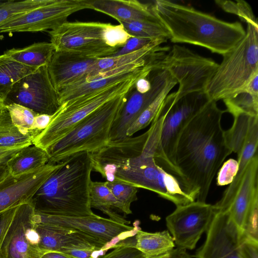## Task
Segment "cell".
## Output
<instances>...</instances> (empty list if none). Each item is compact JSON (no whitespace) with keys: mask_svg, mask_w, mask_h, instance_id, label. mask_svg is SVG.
Returning a JSON list of instances; mask_svg holds the SVG:
<instances>
[{"mask_svg":"<svg viewBox=\"0 0 258 258\" xmlns=\"http://www.w3.org/2000/svg\"><path fill=\"white\" fill-rule=\"evenodd\" d=\"M258 156L255 155L248 162L242 181L227 213L232 222L242 233L246 215L258 203Z\"/></svg>","mask_w":258,"mask_h":258,"instance_id":"obj_22","label":"cell"},{"mask_svg":"<svg viewBox=\"0 0 258 258\" xmlns=\"http://www.w3.org/2000/svg\"><path fill=\"white\" fill-rule=\"evenodd\" d=\"M189 256L186 250L177 247L174 248L168 255L163 258H187Z\"/></svg>","mask_w":258,"mask_h":258,"instance_id":"obj_49","label":"cell"},{"mask_svg":"<svg viewBox=\"0 0 258 258\" xmlns=\"http://www.w3.org/2000/svg\"><path fill=\"white\" fill-rule=\"evenodd\" d=\"M36 224L59 226L76 230L99 239L110 249L127 244L141 229L139 221L134 226L105 218L95 214L84 216H64L35 213Z\"/></svg>","mask_w":258,"mask_h":258,"instance_id":"obj_11","label":"cell"},{"mask_svg":"<svg viewBox=\"0 0 258 258\" xmlns=\"http://www.w3.org/2000/svg\"><path fill=\"white\" fill-rule=\"evenodd\" d=\"M226 112L232 116L240 113L258 116V95L253 94L243 89L223 99Z\"/></svg>","mask_w":258,"mask_h":258,"instance_id":"obj_34","label":"cell"},{"mask_svg":"<svg viewBox=\"0 0 258 258\" xmlns=\"http://www.w3.org/2000/svg\"><path fill=\"white\" fill-rule=\"evenodd\" d=\"M149 73L146 70L130 79L63 103L53 114L47 127L35 138L32 144L45 150L94 110L115 97L127 93L139 79L146 77Z\"/></svg>","mask_w":258,"mask_h":258,"instance_id":"obj_8","label":"cell"},{"mask_svg":"<svg viewBox=\"0 0 258 258\" xmlns=\"http://www.w3.org/2000/svg\"><path fill=\"white\" fill-rule=\"evenodd\" d=\"M225 112L210 100L187 122L177 140L174 160L179 181L197 201L206 202L216 174L232 153L221 125Z\"/></svg>","mask_w":258,"mask_h":258,"instance_id":"obj_1","label":"cell"},{"mask_svg":"<svg viewBox=\"0 0 258 258\" xmlns=\"http://www.w3.org/2000/svg\"><path fill=\"white\" fill-rule=\"evenodd\" d=\"M40 258H78L65 253L57 251H47L44 253Z\"/></svg>","mask_w":258,"mask_h":258,"instance_id":"obj_48","label":"cell"},{"mask_svg":"<svg viewBox=\"0 0 258 258\" xmlns=\"http://www.w3.org/2000/svg\"><path fill=\"white\" fill-rule=\"evenodd\" d=\"M219 63L178 44L173 45L155 67L168 71L179 84L175 101L195 93L205 92Z\"/></svg>","mask_w":258,"mask_h":258,"instance_id":"obj_10","label":"cell"},{"mask_svg":"<svg viewBox=\"0 0 258 258\" xmlns=\"http://www.w3.org/2000/svg\"><path fill=\"white\" fill-rule=\"evenodd\" d=\"M237 160L231 158L225 162L217 174V184L224 186L230 184L238 170Z\"/></svg>","mask_w":258,"mask_h":258,"instance_id":"obj_41","label":"cell"},{"mask_svg":"<svg viewBox=\"0 0 258 258\" xmlns=\"http://www.w3.org/2000/svg\"><path fill=\"white\" fill-rule=\"evenodd\" d=\"M105 182L118 202V210L126 215L132 214L131 206L137 200L138 188L119 181Z\"/></svg>","mask_w":258,"mask_h":258,"instance_id":"obj_37","label":"cell"},{"mask_svg":"<svg viewBox=\"0 0 258 258\" xmlns=\"http://www.w3.org/2000/svg\"><path fill=\"white\" fill-rule=\"evenodd\" d=\"M18 206L0 213V248Z\"/></svg>","mask_w":258,"mask_h":258,"instance_id":"obj_44","label":"cell"},{"mask_svg":"<svg viewBox=\"0 0 258 258\" xmlns=\"http://www.w3.org/2000/svg\"><path fill=\"white\" fill-rule=\"evenodd\" d=\"M5 108V105L4 103L0 101V113L3 110V109Z\"/></svg>","mask_w":258,"mask_h":258,"instance_id":"obj_51","label":"cell"},{"mask_svg":"<svg viewBox=\"0 0 258 258\" xmlns=\"http://www.w3.org/2000/svg\"><path fill=\"white\" fill-rule=\"evenodd\" d=\"M233 116V124L224 131V138L229 149L238 155L252 132L258 128V116L240 113Z\"/></svg>","mask_w":258,"mask_h":258,"instance_id":"obj_27","label":"cell"},{"mask_svg":"<svg viewBox=\"0 0 258 258\" xmlns=\"http://www.w3.org/2000/svg\"><path fill=\"white\" fill-rule=\"evenodd\" d=\"M48 163L19 177L9 175L0 182V213L29 202L33 195L60 165Z\"/></svg>","mask_w":258,"mask_h":258,"instance_id":"obj_19","label":"cell"},{"mask_svg":"<svg viewBox=\"0 0 258 258\" xmlns=\"http://www.w3.org/2000/svg\"><path fill=\"white\" fill-rule=\"evenodd\" d=\"M100 258H145L144 255L135 247L134 244H128L114 248Z\"/></svg>","mask_w":258,"mask_h":258,"instance_id":"obj_42","label":"cell"},{"mask_svg":"<svg viewBox=\"0 0 258 258\" xmlns=\"http://www.w3.org/2000/svg\"><path fill=\"white\" fill-rule=\"evenodd\" d=\"M15 103L38 114L53 115L60 107L59 95L50 79L47 66L38 68L13 86L4 102Z\"/></svg>","mask_w":258,"mask_h":258,"instance_id":"obj_13","label":"cell"},{"mask_svg":"<svg viewBox=\"0 0 258 258\" xmlns=\"http://www.w3.org/2000/svg\"><path fill=\"white\" fill-rule=\"evenodd\" d=\"M54 51L50 42H41L22 48H12L3 54L22 64L37 69L47 66Z\"/></svg>","mask_w":258,"mask_h":258,"instance_id":"obj_28","label":"cell"},{"mask_svg":"<svg viewBox=\"0 0 258 258\" xmlns=\"http://www.w3.org/2000/svg\"><path fill=\"white\" fill-rule=\"evenodd\" d=\"M90 8L105 14L119 23L137 21H157L152 4L136 0H90Z\"/></svg>","mask_w":258,"mask_h":258,"instance_id":"obj_23","label":"cell"},{"mask_svg":"<svg viewBox=\"0 0 258 258\" xmlns=\"http://www.w3.org/2000/svg\"><path fill=\"white\" fill-rule=\"evenodd\" d=\"M177 84L176 80L171 76L166 86L155 99L141 113L128 128L126 133V137H132L138 131L151 124L164 99Z\"/></svg>","mask_w":258,"mask_h":258,"instance_id":"obj_32","label":"cell"},{"mask_svg":"<svg viewBox=\"0 0 258 258\" xmlns=\"http://www.w3.org/2000/svg\"><path fill=\"white\" fill-rule=\"evenodd\" d=\"M164 117L161 107L146 132L126 137L113 146L109 156L108 180L149 190L176 206L185 205L195 200L155 158Z\"/></svg>","mask_w":258,"mask_h":258,"instance_id":"obj_2","label":"cell"},{"mask_svg":"<svg viewBox=\"0 0 258 258\" xmlns=\"http://www.w3.org/2000/svg\"><path fill=\"white\" fill-rule=\"evenodd\" d=\"M34 138L22 134L13 124L5 108L0 113V147L31 145Z\"/></svg>","mask_w":258,"mask_h":258,"instance_id":"obj_33","label":"cell"},{"mask_svg":"<svg viewBox=\"0 0 258 258\" xmlns=\"http://www.w3.org/2000/svg\"><path fill=\"white\" fill-rule=\"evenodd\" d=\"M214 214L213 205L206 202L194 201L176 206L165 220L177 248L194 249L202 234L208 229Z\"/></svg>","mask_w":258,"mask_h":258,"instance_id":"obj_14","label":"cell"},{"mask_svg":"<svg viewBox=\"0 0 258 258\" xmlns=\"http://www.w3.org/2000/svg\"><path fill=\"white\" fill-rule=\"evenodd\" d=\"M164 42V41L159 40L130 53L99 58L88 75L79 82L88 80L98 74L128 64L143 61L150 62L153 55L163 48L164 46H161V44Z\"/></svg>","mask_w":258,"mask_h":258,"instance_id":"obj_24","label":"cell"},{"mask_svg":"<svg viewBox=\"0 0 258 258\" xmlns=\"http://www.w3.org/2000/svg\"><path fill=\"white\" fill-rule=\"evenodd\" d=\"M151 87V83L149 74L146 77L139 79L135 83L134 86L135 89L141 93L147 92L149 91Z\"/></svg>","mask_w":258,"mask_h":258,"instance_id":"obj_47","label":"cell"},{"mask_svg":"<svg viewBox=\"0 0 258 258\" xmlns=\"http://www.w3.org/2000/svg\"><path fill=\"white\" fill-rule=\"evenodd\" d=\"M52 0L3 1L0 3V25L18 15L45 5Z\"/></svg>","mask_w":258,"mask_h":258,"instance_id":"obj_38","label":"cell"},{"mask_svg":"<svg viewBox=\"0 0 258 258\" xmlns=\"http://www.w3.org/2000/svg\"><path fill=\"white\" fill-rule=\"evenodd\" d=\"M48 163L46 151L34 145L26 147L6 162L9 174L19 177L42 167Z\"/></svg>","mask_w":258,"mask_h":258,"instance_id":"obj_26","label":"cell"},{"mask_svg":"<svg viewBox=\"0 0 258 258\" xmlns=\"http://www.w3.org/2000/svg\"><path fill=\"white\" fill-rule=\"evenodd\" d=\"M206 232V240L196 252V258H240L241 232L227 213L215 211Z\"/></svg>","mask_w":258,"mask_h":258,"instance_id":"obj_17","label":"cell"},{"mask_svg":"<svg viewBox=\"0 0 258 258\" xmlns=\"http://www.w3.org/2000/svg\"><path fill=\"white\" fill-rule=\"evenodd\" d=\"M215 2L224 11L237 15L243 22L257 24L250 6L245 1L216 0Z\"/></svg>","mask_w":258,"mask_h":258,"instance_id":"obj_39","label":"cell"},{"mask_svg":"<svg viewBox=\"0 0 258 258\" xmlns=\"http://www.w3.org/2000/svg\"><path fill=\"white\" fill-rule=\"evenodd\" d=\"M55 51L92 58L113 54L131 36L121 24L99 22H66L48 31Z\"/></svg>","mask_w":258,"mask_h":258,"instance_id":"obj_5","label":"cell"},{"mask_svg":"<svg viewBox=\"0 0 258 258\" xmlns=\"http://www.w3.org/2000/svg\"><path fill=\"white\" fill-rule=\"evenodd\" d=\"M13 124L23 135L33 137L39 134L33 130L34 119L38 114L23 106L12 103L5 105Z\"/></svg>","mask_w":258,"mask_h":258,"instance_id":"obj_36","label":"cell"},{"mask_svg":"<svg viewBox=\"0 0 258 258\" xmlns=\"http://www.w3.org/2000/svg\"><path fill=\"white\" fill-rule=\"evenodd\" d=\"M135 247L145 258H163L174 249L175 244L168 230L148 232L138 230Z\"/></svg>","mask_w":258,"mask_h":258,"instance_id":"obj_25","label":"cell"},{"mask_svg":"<svg viewBox=\"0 0 258 258\" xmlns=\"http://www.w3.org/2000/svg\"><path fill=\"white\" fill-rule=\"evenodd\" d=\"M6 163L0 164V182L9 175V172Z\"/></svg>","mask_w":258,"mask_h":258,"instance_id":"obj_50","label":"cell"},{"mask_svg":"<svg viewBox=\"0 0 258 258\" xmlns=\"http://www.w3.org/2000/svg\"><path fill=\"white\" fill-rule=\"evenodd\" d=\"M187 258H191V257L190 256H189V257H188Z\"/></svg>","mask_w":258,"mask_h":258,"instance_id":"obj_52","label":"cell"},{"mask_svg":"<svg viewBox=\"0 0 258 258\" xmlns=\"http://www.w3.org/2000/svg\"><path fill=\"white\" fill-rule=\"evenodd\" d=\"M159 40L166 42V40L163 39L131 36L122 47L109 56H119L130 53L137 51L151 43Z\"/></svg>","mask_w":258,"mask_h":258,"instance_id":"obj_40","label":"cell"},{"mask_svg":"<svg viewBox=\"0 0 258 258\" xmlns=\"http://www.w3.org/2000/svg\"><path fill=\"white\" fill-rule=\"evenodd\" d=\"M239 250L240 258H258V241L241 234Z\"/></svg>","mask_w":258,"mask_h":258,"instance_id":"obj_43","label":"cell"},{"mask_svg":"<svg viewBox=\"0 0 258 258\" xmlns=\"http://www.w3.org/2000/svg\"><path fill=\"white\" fill-rule=\"evenodd\" d=\"M176 95V92L168 94L162 105L164 117L155 158L179 181L174 160L178 139L187 122L210 99L205 92L190 94L177 101Z\"/></svg>","mask_w":258,"mask_h":258,"instance_id":"obj_9","label":"cell"},{"mask_svg":"<svg viewBox=\"0 0 258 258\" xmlns=\"http://www.w3.org/2000/svg\"><path fill=\"white\" fill-rule=\"evenodd\" d=\"M34 209L29 202L19 205L0 248V258H40L39 237L34 221Z\"/></svg>","mask_w":258,"mask_h":258,"instance_id":"obj_15","label":"cell"},{"mask_svg":"<svg viewBox=\"0 0 258 258\" xmlns=\"http://www.w3.org/2000/svg\"><path fill=\"white\" fill-rule=\"evenodd\" d=\"M127 93L115 97L94 110L46 149L48 163H58L77 153L92 152L106 145Z\"/></svg>","mask_w":258,"mask_h":258,"instance_id":"obj_6","label":"cell"},{"mask_svg":"<svg viewBox=\"0 0 258 258\" xmlns=\"http://www.w3.org/2000/svg\"><path fill=\"white\" fill-rule=\"evenodd\" d=\"M159 22L171 42L203 47L223 56L243 38L246 31L239 22H228L194 8L168 0L152 4Z\"/></svg>","mask_w":258,"mask_h":258,"instance_id":"obj_3","label":"cell"},{"mask_svg":"<svg viewBox=\"0 0 258 258\" xmlns=\"http://www.w3.org/2000/svg\"><path fill=\"white\" fill-rule=\"evenodd\" d=\"M151 67L146 61L134 63L111 70L107 75L73 84L58 92L60 104L130 79Z\"/></svg>","mask_w":258,"mask_h":258,"instance_id":"obj_21","label":"cell"},{"mask_svg":"<svg viewBox=\"0 0 258 258\" xmlns=\"http://www.w3.org/2000/svg\"><path fill=\"white\" fill-rule=\"evenodd\" d=\"M119 24L131 36L163 39L166 41L170 39L168 31L159 21H137Z\"/></svg>","mask_w":258,"mask_h":258,"instance_id":"obj_35","label":"cell"},{"mask_svg":"<svg viewBox=\"0 0 258 258\" xmlns=\"http://www.w3.org/2000/svg\"><path fill=\"white\" fill-rule=\"evenodd\" d=\"M90 0H52L18 15L0 25V33L53 30L72 14L90 8Z\"/></svg>","mask_w":258,"mask_h":258,"instance_id":"obj_12","label":"cell"},{"mask_svg":"<svg viewBox=\"0 0 258 258\" xmlns=\"http://www.w3.org/2000/svg\"><path fill=\"white\" fill-rule=\"evenodd\" d=\"M258 128L255 129L238 155V170L232 182L224 192L220 203L224 206L230 205L242 181L246 166L249 161L257 154Z\"/></svg>","mask_w":258,"mask_h":258,"instance_id":"obj_29","label":"cell"},{"mask_svg":"<svg viewBox=\"0 0 258 258\" xmlns=\"http://www.w3.org/2000/svg\"><path fill=\"white\" fill-rule=\"evenodd\" d=\"M149 76L151 83L149 91L141 93L134 86L126 94L125 100L113 123L110 141L126 137L128 128L155 99L171 77L168 71L157 67L150 71Z\"/></svg>","mask_w":258,"mask_h":258,"instance_id":"obj_16","label":"cell"},{"mask_svg":"<svg viewBox=\"0 0 258 258\" xmlns=\"http://www.w3.org/2000/svg\"><path fill=\"white\" fill-rule=\"evenodd\" d=\"M91 162L88 152H80L60 165L30 201L35 213L64 216L93 215L90 202Z\"/></svg>","mask_w":258,"mask_h":258,"instance_id":"obj_4","label":"cell"},{"mask_svg":"<svg viewBox=\"0 0 258 258\" xmlns=\"http://www.w3.org/2000/svg\"><path fill=\"white\" fill-rule=\"evenodd\" d=\"M53 115L37 114L34 119L33 130L40 134L47 127Z\"/></svg>","mask_w":258,"mask_h":258,"instance_id":"obj_45","label":"cell"},{"mask_svg":"<svg viewBox=\"0 0 258 258\" xmlns=\"http://www.w3.org/2000/svg\"><path fill=\"white\" fill-rule=\"evenodd\" d=\"M35 229L39 237V248L44 253L90 250L104 255L110 249L103 241L72 229L35 223Z\"/></svg>","mask_w":258,"mask_h":258,"instance_id":"obj_18","label":"cell"},{"mask_svg":"<svg viewBox=\"0 0 258 258\" xmlns=\"http://www.w3.org/2000/svg\"><path fill=\"white\" fill-rule=\"evenodd\" d=\"M245 36L223 56L205 93L216 102L241 89L258 72V24L247 23Z\"/></svg>","mask_w":258,"mask_h":258,"instance_id":"obj_7","label":"cell"},{"mask_svg":"<svg viewBox=\"0 0 258 258\" xmlns=\"http://www.w3.org/2000/svg\"><path fill=\"white\" fill-rule=\"evenodd\" d=\"M30 145H20L12 147H0V164L6 163L9 159L23 148Z\"/></svg>","mask_w":258,"mask_h":258,"instance_id":"obj_46","label":"cell"},{"mask_svg":"<svg viewBox=\"0 0 258 258\" xmlns=\"http://www.w3.org/2000/svg\"><path fill=\"white\" fill-rule=\"evenodd\" d=\"M90 202L91 208L101 211L110 219L121 223H130V221L114 211L115 209H118V202L107 186L105 181H91Z\"/></svg>","mask_w":258,"mask_h":258,"instance_id":"obj_30","label":"cell"},{"mask_svg":"<svg viewBox=\"0 0 258 258\" xmlns=\"http://www.w3.org/2000/svg\"><path fill=\"white\" fill-rule=\"evenodd\" d=\"M98 58L55 51L47 65L52 83L58 92L83 80Z\"/></svg>","mask_w":258,"mask_h":258,"instance_id":"obj_20","label":"cell"},{"mask_svg":"<svg viewBox=\"0 0 258 258\" xmlns=\"http://www.w3.org/2000/svg\"><path fill=\"white\" fill-rule=\"evenodd\" d=\"M36 69L16 61L4 54L0 55V101L4 103L14 84Z\"/></svg>","mask_w":258,"mask_h":258,"instance_id":"obj_31","label":"cell"}]
</instances>
